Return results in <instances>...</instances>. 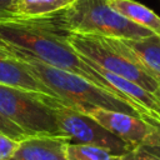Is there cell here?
I'll return each mask as SVG.
<instances>
[{"mask_svg":"<svg viewBox=\"0 0 160 160\" xmlns=\"http://www.w3.org/2000/svg\"><path fill=\"white\" fill-rule=\"evenodd\" d=\"M0 48L22 51L54 68L70 71L104 88L132 105L140 114L141 108L114 89L91 64L85 61L68 42L66 32L59 29L51 16L26 19L11 15L0 16Z\"/></svg>","mask_w":160,"mask_h":160,"instance_id":"cell-1","label":"cell"},{"mask_svg":"<svg viewBox=\"0 0 160 160\" xmlns=\"http://www.w3.org/2000/svg\"><path fill=\"white\" fill-rule=\"evenodd\" d=\"M0 49L20 60L29 71L64 104L82 114H88L96 109H104L140 118V112L132 105L82 76L48 65L19 50Z\"/></svg>","mask_w":160,"mask_h":160,"instance_id":"cell-2","label":"cell"},{"mask_svg":"<svg viewBox=\"0 0 160 160\" xmlns=\"http://www.w3.org/2000/svg\"><path fill=\"white\" fill-rule=\"evenodd\" d=\"M51 18L64 32L122 40H136L155 35L111 9L108 0H75Z\"/></svg>","mask_w":160,"mask_h":160,"instance_id":"cell-3","label":"cell"},{"mask_svg":"<svg viewBox=\"0 0 160 160\" xmlns=\"http://www.w3.org/2000/svg\"><path fill=\"white\" fill-rule=\"evenodd\" d=\"M66 40L81 58L99 68L130 80L151 94L158 89L160 80L120 39L66 32Z\"/></svg>","mask_w":160,"mask_h":160,"instance_id":"cell-4","label":"cell"},{"mask_svg":"<svg viewBox=\"0 0 160 160\" xmlns=\"http://www.w3.org/2000/svg\"><path fill=\"white\" fill-rule=\"evenodd\" d=\"M0 114L28 136H64L41 94L0 85Z\"/></svg>","mask_w":160,"mask_h":160,"instance_id":"cell-5","label":"cell"},{"mask_svg":"<svg viewBox=\"0 0 160 160\" xmlns=\"http://www.w3.org/2000/svg\"><path fill=\"white\" fill-rule=\"evenodd\" d=\"M41 99L51 108L60 131L69 140H74L75 144L99 146L116 156H121L135 149L132 145L108 131L89 115L64 104L59 98L41 94Z\"/></svg>","mask_w":160,"mask_h":160,"instance_id":"cell-6","label":"cell"},{"mask_svg":"<svg viewBox=\"0 0 160 160\" xmlns=\"http://www.w3.org/2000/svg\"><path fill=\"white\" fill-rule=\"evenodd\" d=\"M86 115L92 118L108 131L132 145L134 148H138L151 130V126L142 118L125 112L96 109L88 112Z\"/></svg>","mask_w":160,"mask_h":160,"instance_id":"cell-7","label":"cell"},{"mask_svg":"<svg viewBox=\"0 0 160 160\" xmlns=\"http://www.w3.org/2000/svg\"><path fill=\"white\" fill-rule=\"evenodd\" d=\"M68 142L64 136H26L8 160H66Z\"/></svg>","mask_w":160,"mask_h":160,"instance_id":"cell-8","label":"cell"},{"mask_svg":"<svg viewBox=\"0 0 160 160\" xmlns=\"http://www.w3.org/2000/svg\"><path fill=\"white\" fill-rule=\"evenodd\" d=\"M0 85L25 91L55 96L29 69L16 58L0 49Z\"/></svg>","mask_w":160,"mask_h":160,"instance_id":"cell-9","label":"cell"},{"mask_svg":"<svg viewBox=\"0 0 160 160\" xmlns=\"http://www.w3.org/2000/svg\"><path fill=\"white\" fill-rule=\"evenodd\" d=\"M84 60L88 61L89 64H91L92 68L96 70V72L99 75H101L114 89L120 91L130 101H132L135 105H138L139 108L145 110L149 115L160 119V104L156 100V98L154 96V94L149 92L148 90H145L144 88H141L140 85H138V84H135L130 80H126V79H124L119 75H115L112 72H109L108 70H104V69L99 68L98 65H95L94 62H91L86 59H84Z\"/></svg>","mask_w":160,"mask_h":160,"instance_id":"cell-10","label":"cell"},{"mask_svg":"<svg viewBox=\"0 0 160 160\" xmlns=\"http://www.w3.org/2000/svg\"><path fill=\"white\" fill-rule=\"evenodd\" d=\"M108 4L134 24L160 36V16L148 6L135 0H108Z\"/></svg>","mask_w":160,"mask_h":160,"instance_id":"cell-11","label":"cell"},{"mask_svg":"<svg viewBox=\"0 0 160 160\" xmlns=\"http://www.w3.org/2000/svg\"><path fill=\"white\" fill-rule=\"evenodd\" d=\"M74 1L75 0H12L8 15L26 19L46 18L60 12Z\"/></svg>","mask_w":160,"mask_h":160,"instance_id":"cell-12","label":"cell"},{"mask_svg":"<svg viewBox=\"0 0 160 160\" xmlns=\"http://www.w3.org/2000/svg\"><path fill=\"white\" fill-rule=\"evenodd\" d=\"M144 64V66L160 80V36L151 35L136 40L120 39Z\"/></svg>","mask_w":160,"mask_h":160,"instance_id":"cell-13","label":"cell"},{"mask_svg":"<svg viewBox=\"0 0 160 160\" xmlns=\"http://www.w3.org/2000/svg\"><path fill=\"white\" fill-rule=\"evenodd\" d=\"M116 158V155L99 146L71 142L66 145V160H115Z\"/></svg>","mask_w":160,"mask_h":160,"instance_id":"cell-14","label":"cell"},{"mask_svg":"<svg viewBox=\"0 0 160 160\" xmlns=\"http://www.w3.org/2000/svg\"><path fill=\"white\" fill-rule=\"evenodd\" d=\"M149 125L151 126V130H150L149 135L142 140V142L138 148H140L141 150L146 151L148 154L160 159V128L155 126L152 124H149Z\"/></svg>","mask_w":160,"mask_h":160,"instance_id":"cell-15","label":"cell"},{"mask_svg":"<svg viewBox=\"0 0 160 160\" xmlns=\"http://www.w3.org/2000/svg\"><path fill=\"white\" fill-rule=\"evenodd\" d=\"M0 132L8 135L9 138H11L16 141H20V140H22L24 138L28 136L19 128H16L12 122H10L8 119H5L1 114H0Z\"/></svg>","mask_w":160,"mask_h":160,"instance_id":"cell-16","label":"cell"},{"mask_svg":"<svg viewBox=\"0 0 160 160\" xmlns=\"http://www.w3.org/2000/svg\"><path fill=\"white\" fill-rule=\"evenodd\" d=\"M19 141L0 132V160H8L14 152Z\"/></svg>","mask_w":160,"mask_h":160,"instance_id":"cell-17","label":"cell"},{"mask_svg":"<svg viewBox=\"0 0 160 160\" xmlns=\"http://www.w3.org/2000/svg\"><path fill=\"white\" fill-rule=\"evenodd\" d=\"M120 158H121V160H160V159L148 154L146 151L141 150L140 148H135L131 151L121 155Z\"/></svg>","mask_w":160,"mask_h":160,"instance_id":"cell-18","label":"cell"},{"mask_svg":"<svg viewBox=\"0 0 160 160\" xmlns=\"http://www.w3.org/2000/svg\"><path fill=\"white\" fill-rule=\"evenodd\" d=\"M140 118H142L146 122H149V124H152V125H155V126H159L160 128V119H158V118H154V116H151V115H149V114H140Z\"/></svg>","mask_w":160,"mask_h":160,"instance_id":"cell-19","label":"cell"},{"mask_svg":"<svg viewBox=\"0 0 160 160\" xmlns=\"http://www.w3.org/2000/svg\"><path fill=\"white\" fill-rule=\"evenodd\" d=\"M12 0H0V16L8 15V10Z\"/></svg>","mask_w":160,"mask_h":160,"instance_id":"cell-20","label":"cell"},{"mask_svg":"<svg viewBox=\"0 0 160 160\" xmlns=\"http://www.w3.org/2000/svg\"><path fill=\"white\" fill-rule=\"evenodd\" d=\"M154 96L156 98V100L159 101V104H160V81H159V85H158V89L154 91Z\"/></svg>","mask_w":160,"mask_h":160,"instance_id":"cell-21","label":"cell"},{"mask_svg":"<svg viewBox=\"0 0 160 160\" xmlns=\"http://www.w3.org/2000/svg\"><path fill=\"white\" fill-rule=\"evenodd\" d=\"M115 160H121V158H120V156H118V158H116Z\"/></svg>","mask_w":160,"mask_h":160,"instance_id":"cell-22","label":"cell"}]
</instances>
